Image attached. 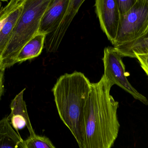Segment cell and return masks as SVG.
<instances>
[{
  "label": "cell",
  "instance_id": "obj_18",
  "mask_svg": "<svg viewBox=\"0 0 148 148\" xmlns=\"http://www.w3.org/2000/svg\"><path fill=\"white\" fill-rule=\"evenodd\" d=\"M2 8V2L1 1H0V11H1V9Z\"/></svg>",
  "mask_w": 148,
  "mask_h": 148
},
{
  "label": "cell",
  "instance_id": "obj_14",
  "mask_svg": "<svg viewBox=\"0 0 148 148\" xmlns=\"http://www.w3.org/2000/svg\"><path fill=\"white\" fill-rule=\"evenodd\" d=\"M24 142L27 148H56L48 138L36 134L29 136Z\"/></svg>",
  "mask_w": 148,
  "mask_h": 148
},
{
  "label": "cell",
  "instance_id": "obj_19",
  "mask_svg": "<svg viewBox=\"0 0 148 148\" xmlns=\"http://www.w3.org/2000/svg\"><path fill=\"white\" fill-rule=\"evenodd\" d=\"M0 63H1V57H0Z\"/></svg>",
  "mask_w": 148,
  "mask_h": 148
},
{
  "label": "cell",
  "instance_id": "obj_4",
  "mask_svg": "<svg viewBox=\"0 0 148 148\" xmlns=\"http://www.w3.org/2000/svg\"><path fill=\"white\" fill-rule=\"evenodd\" d=\"M148 30V0H136L129 12L121 16L114 47L136 41Z\"/></svg>",
  "mask_w": 148,
  "mask_h": 148
},
{
  "label": "cell",
  "instance_id": "obj_6",
  "mask_svg": "<svg viewBox=\"0 0 148 148\" xmlns=\"http://www.w3.org/2000/svg\"><path fill=\"white\" fill-rule=\"evenodd\" d=\"M95 6L101 28L113 45L117 37L121 18L116 1L97 0Z\"/></svg>",
  "mask_w": 148,
  "mask_h": 148
},
{
  "label": "cell",
  "instance_id": "obj_1",
  "mask_svg": "<svg viewBox=\"0 0 148 148\" xmlns=\"http://www.w3.org/2000/svg\"><path fill=\"white\" fill-rule=\"evenodd\" d=\"M113 83L104 75L91 83L85 115L86 148H111L119 133V103L110 94Z\"/></svg>",
  "mask_w": 148,
  "mask_h": 148
},
{
  "label": "cell",
  "instance_id": "obj_11",
  "mask_svg": "<svg viewBox=\"0 0 148 148\" xmlns=\"http://www.w3.org/2000/svg\"><path fill=\"white\" fill-rule=\"evenodd\" d=\"M46 35L38 34L27 43L20 51L16 63L30 60L39 56L43 49Z\"/></svg>",
  "mask_w": 148,
  "mask_h": 148
},
{
  "label": "cell",
  "instance_id": "obj_3",
  "mask_svg": "<svg viewBox=\"0 0 148 148\" xmlns=\"http://www.w3.org/2000/svg\"><path fill=\"white\" fill-rule=\"evenodd\" d=\"M51 1L26 0L21 15L1 56V71L3 72L17 63L16 59L22 49L39 33L42 18Z\"/></svg>",
  "mask_w": 148,
  "mask_h": 148
},
{
  "label": "cell",
  "instance_id": "obj_2",
  "mask_svg": "<svg viewBox=\"0 0 148 148\" xmlns=\"http://www.w3.org/2000/svg\"><path fill=\"white\" fill-rule=\"evenodd\" d=\"M91 85L83 73L75 71L60 76L52 89L60 118L79 148H86L85 115Z\"/></svg>",
  "mask_w": 148,
  "mask_h": 148
},
{
  "label": "cell",
  "instance_id": "obj_13",
  "mask_svg": "<svg viewBox=\"0 0 148 148\" xmlns=\"http://www.w3.org/2000/svg\"><path fill=\"white\" fill-rule=\"evenodd\" d=\"M17 8L8 17L6 23L0 30V57L9 41L14 28L21 15L23 5Z\"/></svg>",
  "mask_w": 148,
  "mask_h": 148
},
{
  "label": "cell",
  "instance_id": "obj_8",
  "mask_svg": "<svg viewBox=\"0 0 148 148\" xmlns=\"http://www.w3.org/2000/svg\"><path fill=\"white\" fill-rule=\"evenodd\" d=\"M26 89H23L12 100L10 104L11 112L7 116L8 120L10 121V124L18 134V130L27 127L30 136L36 135L28 114L26 103L23 99V94Z\"/></svg>",
  "mask_w": 148,
  "mask_h": 148
},
{
  "label": "cell",
  "instance_id": "obj_7",
  "mask_svg": "<svg viewBox=\"0 0 148 148\" xmlns=\"http://www.w3.org/2000/svg\"><path fill=\"white\" fill-rule=\"evenodd\" d=\"M84 0H70L67 9L59 24L51 33L46 35L45 46L47 52L55 53Z\"/></svg>",
  "mask_w": 148,
  "mask_h": 148
},
{
  "label": "cell",
  "instance_id": "obj_15",
  "mask_svg": "<svg viewBox=\"0 0 148 148\" xmlns=\"http://www.w3.org/2000/svg\"><path fill=\"white\" fill-rule=\"evenodd\" d=\"M121 17L124 15L131 10L136 0H116Z\"/></svg>",
  "mask_w": 148,
  "mask_h": 148
},
{
  "label": "cell",
  "instance_id": "obj_5",
  "mask_svg": "<svg viewBox=\"0 0 148 148\" xmlns=\"http://www.w3.org/2000/svg\"><path fill=\"white\" fill-rule=\"evenodd\" d=\"M122 56L114 47L104 48L102 60L104 66V75L114 85H117L130 94L136 100L148 106V100L132 86L127 78Z\"/></svg>",
  "mask_w": 148,
  "mask_h": 148
},
{
  "label": "cell",
  "instance_id": "obj_17",
  "mask_svg": "<svg viewBox=\"0 0 148 148\" xmlns=\"http://www.w3.org/2000/svg\"><path fill=\"white\" fill-rule=\"evenodd\" d=\"M3 72L0 70V100L4 92V86H3Z\"/></svg>",
  "mask_w": 148,
  "mask_h": 148
},
{
  "label": "cell",
  "instance_id": "obj_12",
  "mask_svg": "<svg viewBox=\"0 0 148 148\" xmlns=\"http://www.w3.org/2000/svg\"><path fill=\"white\" fill-rule=\"evenodd\" d=\"M115 48L123 57L134 58L135 54H148V30L136 41L119 45Z\"/></svg>",
  "mask_w": 148,
  "mask_h": 148
},
{
  "label": "cell",
  "instance_id": "obj_9",
  "mask_svg": "<svg viewBox=\"0 0 148 148\" xmlns=\"http://www.w3.org/2000/svg\"><path fill=\"white\" fill-rule=\"evenodd\" d=\"M70 0H52L42 16L38 34L52 32L64 16Z\"/></svg>",
  "mask_w": 148,
  "mask_h": 148
},
{
  "label": "cell",
  "instance_id": "obj_16",
  "mask_svg": "<svg viewBox=\"0 0 148 148\" xmlns=\"http://www.w3.org/2000/svg\"><path fill=\"white\" fill-rule=\"evenodd\" d=\"M134 58H136L140 63L141 67L148 77V54H135Z\"/></svg>",
  "mask_w": 148,
  "mask_h": 148
},
{
  "label": "cell",
  "instance_id": "obj_10",
  "mask_svg": "<svg viewBox=\"0 0 148 148\" xmlns=\"http://www.w3.org/2000/svg\"><path fill=\"white\" fill-rule=\"evenodd\" d=\"M0 148H27L24 140L15 131L7 116L0 120Z\"/></svg>",
  "mask_w": 148,
  "mask_h": 148
}]
</instances>
